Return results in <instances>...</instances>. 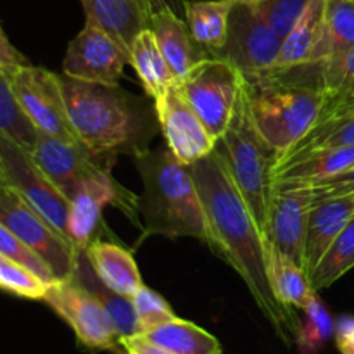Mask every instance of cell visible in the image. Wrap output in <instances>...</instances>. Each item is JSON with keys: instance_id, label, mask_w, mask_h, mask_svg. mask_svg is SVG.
<instances>
[{"instance_id": "cell-1", "label": "cell", "mask_w": 354, "mask_h": 354, "mask_svg": "<svg viewBox=\"0 0 354 354\" xmlns=\"http://www.w3.org/2000/svg\"><path fill=\"white\" fill-rule=\"evenodd\" d=\"M190 171L203 201L209 245L241 275L263 313L273 324L290 327V310L279 303L270 286L265 239L227 166L213 151Z\"/></svg>"}, {"instance_id": "cell-2", "label": "cell", "mask_w": 354, "mask_h": 354, "mask_svg": "<svg viewBox=\"0 0 354 354\" xmlns=\"http://www.w3.org/2000/svg\"><path fill=\"white\" fill-rule=\"evenodd\" d=\"M244 93L254 127L282 154L317 123L324 109L322 62L244 76Z\"/></svg>"}, {"instance_id": "cell-3", "label": "cell", "mask_w": 354, "mask_h": 354, "mask_svg": "<svg viewBox=\"0 0 354 354\" xmlns=\"http://www.w3.org/2000/svg\"><path fill=\"white\" fill-rule=\"evenodd\" d=\"M135 166L144 185L137 211L145 234L196 237L209 244L203 201L190 166L180 162L169 149H142L135 152Z\"/></svg>"}, {"instance_id": "cell-4", "label": "cell", "mask_w": 354, "mask_h": 354, "mask_svg": "<svg viewBox=\"0 0 354 354\" xmlns=\"http://www.w3.org/2000/svg\"><path fill=\"white\" fill-rule=\"evenodd\" d=\"M214 152L227 166L242 199L245 201L261 230L265 245L268 248L272 245L270 209H272V199L275 192L273 169H275L279 152L270 147L268 142L261 137L258 128L252 123L244 93V80H242V90L234 116L227 131L218 138Z\"/></svg>"}, {"instance_id": "cell-5", "label": "cell", "mask_w": 354, "mask_h": 354, "mask_svg": "<svg viewBox=\"0 0 354 354\" xmlns=\"http://www.w3.org/2000/svg\"><path fill=\"white\" fill-rule=\"evenodd\" d=\"M61 86L73 130L90 154L97 158L137 145L140 120L120 85H100L61 75Z\"/></svg>"}, {"instance_id": "cell-6", "label": "cell", "mask_w": 354, "mask_h": 354, "mask_svg": "<svg viewBox=\"0 0 354 354\" xmlns=\"http://www.w3.org/2000/svg\"><path fill=\"white\" fill-rule=\"evenodd\" d=\"M242 80L235 66L216 55L204 57L178 80V90L216 140L230 124Z\"/></svg>"}, {"instance_id": "cell-7", "label": "cell", "mask_w": 354, "mask_h": 354, "mask_svg": "<svg viewBox=\"0 0 354 354\" xmlns=\"http://www.w3.org/2000/svg\"><path fill=\"white\" fill-rule=\"evenodd\" d=\"M0 223L47 263L55 280L71 279L82 249L59 234L6 183H0Z\"/></svg>"}, {"instance_id": "cell-8", "label": "cell", "mask_w": 354, "mask_h": 354, "mask_svg": "<svg viewBox=\"0 0 354 354\" xmlns=\"http://www.w3.org/2000/svg\"><path fill=\"white\" fill-rule=\"evenodd\" d=\"M0 176L59 234L71 241L68 235L71 201L38 168L30 151L3 135H0Z\"/></svg>"}, {"instance_id": "cell-9", "label": "cell", "mask_w": 354, "mask_h": 354, "mask_svg": "<svg viewBox=\"0 0 354 354\" xmlns=\"http://www.w3.org/2000/svg\"><path fill=\"white\" fill-rule=\"evenodd\" d=\"M9 78L21 109L40 133L80 144L69 121L61 76L38 66L24 64Z\"/></svg>"}, {"instance_id": "cell-10", "label": "cell", "mask_w": 354, "mask_h": 354, "mask_svg": "<svg viewBox=\"0 0 354 354\" xmlns=\"http://www.w3.org/2000/svg\"><path fill=\"white\" fill-rule=\"evenodd\" d=\"M75 332L82 346L95 351L121 348L114 325L102 304L76 280H55L44 299Z\"/></svg>"}, {"instance_id": "cell-11", "label": "cell", "mask_w": 354, "mask_h": 354, "mask_svg": "<svg viewBox=\"0 0 354 354\" xmlns=\"http://www.w3.org/2000/svg\"><path fill=\"white\" fill-rule=\"evenodd\" d=\"M282 38L259 16L254 6L239 2L228 21V35L216 57L225 59L244 76L259 75L275 68Z\"/></svg>"}, {"instance_id": "cell-12", "label": "cell", "mask_w": 354, "mask_h": 354, "mask_svg": "<svg viewBox=\"0 0 354 354\" xmlns=\"http://www.w3.org/2000/svg\"><path fill=\"white\" fill-rule=\"evenodd\" d=\"M127 64H130V52L99 24L85 21L83 30L69 41L62 75L118 86Z\"/></svg>"}, {"instance_id": "cell-13", "label": "cell", "mask_w": 354, "mask_h": 354, "mask_svg": "<svg viewBox=\"0 0 354 354\" xmlns=\"http://www.w3.org/2000/svg\"><path fill=\"white\" fill-rule=\"evenodd\" d=\"M154 104L168 149L180 162L192 166L214 151L218 140L182 95L178 83Z\"/></svg>"}, {"instance_id": "cell-14", "label": "cell", "mask_w": 354, "mask_h": 354, "mask_svg": "<svg viewBox=\"0 0 354 354\" xmlns=\"http://www.w3.org/2000/svg\"><path fill=\"white\" fill-rule=\"evenodd\" d=\"M313 204L315 194L310 187L275 185L270 209V242L277 251L292 259L303 270Z\"/></svg>"}, {"instance_id": "cell-15", "label": "cell", "mask_w": 354, "mask_h": 354, "mask_svg": "<svg viewBox=\"0 0 354 354\" xmlns=\"http://www.w3.org/2000/svg\"><path fill=\"white\" fill-rule=\"evenodd\" d=\"M31 156L38 168L69 201L83 183L104 169L95 162V156L90 154L83 145L71 144L40 131Z\"/></svg>"}, {"instance_id": "cell-16", "label": "cell", "mask_w": 354, "mask_h": 354, "mask_svg": "<svg viewBox=\"0 0 354 354\" xmlns=\"http://www.w3.org/2000/svg\"><path fill=\"white\" fill-rule=\"evenodd\" d=\"M130 194L121 189L111 173L102 169L99 175L90 178L80 187L78 192L71 199V209L68 218V235L78 249H85L92 242L93 234L100 223L102 209L111 203H123L124 211H128Z\"/></svg>"}, {"instance_id": "cell-17", "label": "cell", "mask_w": 354, "mask_h": 354, "mask_svg": "<svg viewBox=\"0 0 354 354\" xmlns=\"http://www.w3.org/2000/svg\"><path fill=\"white\" fill-rule=\"evenodd\" d=\"M354 216V194L315 201L304 248V272L313 275L325 252Z\"/></svg>"}, {"instance_id": "cell-18", "label": "cell", "mask_w": 354, "mask_h": 354, "mask_svg": "<svg viewBox=\"0 0 354 354\" xmlns=\"http://www.w3.org/2000/svg\"><path fill=\"white\" fill-rule=\"evenodd\" d=\"M324 12L325 0H311L308 3L301 19L282 40L273 69H289L325 61Z\"/></svg>"}, {"instance_id": "cell-19", "label": "cell", "mask_w": 354, "mask_h": 354, "mask_svg": "<svg viewBox=\"0 0 354 354\" xmlns=\"http://www.w3.org/2000/svg\"><path fill=\"white\" fill-rule=\"evenodd\" d=\"M86 21L99 24L128 52L140 31L151 24L145 0H80Z\"/></svg>"}, {"instance_id": "cell-20", "label": "cell", "mask_w": 354, "mask_h": 354, "mask_svg": "<svg viewBox=\"0 0 354 354\" xmlns=\"http://www.w3.org/2000/svg\"><path fill=\"white\" fill-rule=\"evenodd\" d=\"M149 28L178 80L183 78L197 62L207 57V54H204V47L194 40L187 21L173 14L171 10L151 14Z\"/></svg>"}, {"instance_id": "cell-21", "label": "cell", "mask_w": 354, "mask_h": 354, "mask_svg": "<svg viewBox=\"0 0 354 354\" xmlns=\"http://www.w3.org/2000/svg\"><path fill=\"white\" fill-rule=\"evenodd\" d=\"M354 166V145L334 149H320L310 154L299 156L290 161L275 165L273 180L275 185L292 187L306 185L317 180L328 178Z\"/></svg>"}, {"instance_id": "cell-22", "label": "cell", "mask_w": 354, "mask_h": 354, "mask_svg": "<svg viewBox=\"0 0 354 354\" xmlns=\"http://www.w3.org/2000/svg\"><path fill=\"white\" fill-rule=\"evenodd\" d=\"M83 251L97 277L114 292L131 297L144 287L133 254L121 245L113 242L92 241Z\"/></svg>"}, {"instance_id": "cell-23", "label": "cell", "mask_w": 354, "mask_h": 354, "mask_svg": "<svg viewBox=\"0 0 354 354\" xmlns=\"http://www.w3.org/2000/svg\"><path fill=\"white\" fill-rule=\"evenodd\" d=\"M71 279L76 280L82 287H85V289L102 304L104 310L109 315L111 322H113L114 330H116L120 341L124 337H131V335L140 334L131 297L121 296V294L109 289V287L97 277V273L93 272L85 251L80 252L75 273H73Z\"/></svg>"}, {"instance_id": "cell-24", "label": "cell", "mask_w": 354, "mask_h": 354, "mask_svg": "<svg viewBox=\"0 0 354 354\" xmlns=\"http://www.w3.org/2000/svg\"><path fill=\"white\" fill-rule=\"evenodd\" d=\"M130 66L137 73L145 93L154 100L178 83V78L162 55L151 28L140 31L131 44Z\"/></svg>"}, {"instance_id": "cell-25", "label": "cell", "mask_w": 354, "mask_h": 354, "mask_svg": "<svg viewBox=\"0 0 354 354\" xmlns=\"http://www.w3.org/2000/svg\"><path fill=\"white\" fill-rule=\"evenodd\" d=\"M266 266L273 294L287 310H304L317 297V290L311 286L306 272L273 245L266 248Z\"/></svg>"}, {"instance_id": "cell-26", "label": "cell", "mask_w": 354, "mask_h": 354, "mask_svg": "<svg viewBox=\"0 0 354 354\" xmlns=\"http://www.w3.org/2000/svg\"><path fill=\"white\" fill-rule=\"evenodd\" d=\"M346 145H354V107L317 120V123L292 147L277 156L275 165L320 151V149L346 147Z\"/></svg>"}, {"instance_id": "cell-27", "label": "cell", "mask_w": 354, "mask_h": 354, "mask_svg": "<svg viewBox=\"0 0 354 354\" xmlns=\"http://www.w3.org/2000/svg\"><path fill=\"white\" fill-rule=\"evenodd\" d=\"M237 0H201L189 2L185 21L194 40L216 55L228 35V21Z\"/></svg>"}, {"instance_id": "cell-28", "label": "cell", "mask_w": 354, "mask_h": 354, "mask_svg": "<svg viewBox=\"0 0 354 354\" xmlns=\"http://www.w3.org/2000/svg\"><path fill=\"white\" fill-rule=\"evenodd\" d=\"M142 335L173 354H221V344L214 335L180 318H173Z\"/></svg>"}, {"instance_id": "cell-29", "label": "cell", "mask_w": 354, "mask_h": 354, "mask_svg": "<svg viewBox=\"0 0 354 354\" xmlns=\"http://www.w3.org/2000/svg\"><path fill=\"white\" fill-rule=\"evenodd\" d=\"M325 104L320 118L354 107V50L322 62Z\"/></svg>"}, {"instance_id": "cell-30", "label": "cell", "mask_w": 354, "mask_h": 354, "mask_svg": "<svg viewBox=\"0 0 354 354\" xmlns=\"http://www.w3.org/2000/svg\"><path fill=\"white\" fill-rule=\"evenodd\" d=\"M325 61L354 50V0H325Z\"/></svg>"}, {"instance_id": "cell-31", "label": "cell", "mask_w": 354, "mask_h": 354, "mask_svg": "<svg viewBox=\"0 0 354 354\" xmlns=\"http://www.w3.org/2000/svg\"><path fill=\"white\" fill-rule=\"evenodd\" d=\"M351 268H354V216L320 259L310 282L315 290L327 289Z\"/></svg>"}, {"instance_id": "cell-32", "label": "cell", "mask_w": 354, "mask_h": 354, "mask_svg": "<svg viewBox=\"0 0 354 354\" xmlns=\"http://www.w3.org/2000/svg\"><path fill=\"white\" fill-rule=\"evenodd\" d=\"M0 135L10 138L26 151H33L38 130L21 109L14 95L10 78L0 69Z\"/></svg>"}, {"instance_id": "cell-33", "label": "cell", "mask_w": 354, "mask_h": 354, "mask_svg": "<svg viewBox=\"0 0 354 354\" xmlns=\"http://www.w3.org/2000/svg\"><path fill=\"white\" fill-rule=\"evenodd\" d=\"M52 283L38 277L19 263L2 259L0 261V289L26 299H44Z\"/></svg>"}, {"instance_id": "cell-34", "label": "cell", "mask_w": 354, "mask_h": 354, "mask_svg": "<svg viewBox=\"0 0 354 354\" xmlns=\"http://www.w3.org/2000/svg\"><path fill=\"white\" fill-rule=\"evenodd\" d=\"M310 2L311 0H261L254 9L283 40L301 19Z\"/></svg>"}, {"instance_id": "cell-35", "label": "cell", "mask_w": 354, "mask_h": 354, "mask_svg": "<svg viewBox=\"0 0 354 354\" xmlns=\"http://www.w3.org/2000/svg\"><path fill=\"white\" fill-rule=\"evenodd\" d=\"M131 303H133L135 315H137L140 334H147L152 328L176 318L168 301L145 286L131 296Z\"/></svg>"}, {"instance_id": "cell-36", "label": "cell", "mask_w": 354, "mask_h": 354, "mask_svg": "<svg viewBox=\"0 0 354 354\" xmlns=\"http://www.w3.org/2000/svg\"><path fill=\"white\" fill-rule=\"evenodd\" d=\"M0 256H2L3 259H9V261L19 263V265L26 266L31 272L37 273L38 277L47 280L48 283L55 282L54 273L48 268L47 263H45L37 252L31 251L23 241H19V239L2 223H0Z\"/></svg>"}, {"instance_id": "cell-37", "label": "cell", "mask_w": 354, "mask_h": 354, "mask_svg": "<svg viewBox=\"0 0 354 354\" xmlns=\"http://www.w3.org/2000/svg\"><path fill=\"white\" fill-rule=\"evenodd\" d=\"M304 313L308 318L306 328H304V334H306L304 341L313 346L327 341L328 335L332 334V320L318 296L308 304V308H304Z\"/></svg>"}, {"instance_id": "cell-38", "label": "cell", "mask_w": 354, "mask_h": 354, "mask_svg": "<svg viewBox=\"0 0 354 354\" xmlns=\"http://www.w3.org/2000/svg\"><path fill=\"white\" fill-rule=\"evenodd\" d=\"M283 187V185H279ZM297 187V185H292ZM303 187H310L315 194V201L327 199V197H337V196H349L354 194V166L346 169V171L337 173L328 178L317 180V182L306 183Z\"/></svg>"}, {"instance_id": "cell-39", "label": "cell", "mask_w": 354, "mask_h": 354, "mask_svg": "<svg viewBox=\"0 0 354 354\" xmlns=\"http://www.w3.org/2000/svg\"><path fill=\"white\" fill-rule=\"evenodd\" d=\"M24 64H28V61L16 50V47L10 44L7 35L3 33L2 26H0V69L10 76L17 68Z\"/></svg>"}, {"instance_id": "cell-40", "label": "cell", "mask_w": 354, "mask_h": 354, "mask_svg": "<svg viewBox=\"0 0 354 354\" xmlns=\"http://www.w3.org/2000/svg\"><path fill=\"white\" fill-rule=\"evenodd\" d=\"M121 349L124 354H173L168 349L161 348V346L154 344V342L149 341L145 335L137 334L131 335V337H124L120 341Z\"/></svg>"}, {"instance_id": "cell-41", "label": "cell", "mask_w": 354, "mask_h": 354, "mask_svg": "<svg viewBox=\"0 0 354 354\" xmlns=\"http://www.w3.org/2000/svg\"><path fill=\"white\" fill-rule=\"evenodd\" d=\"M149 7V12L154 14L159 10H171L173 14H176L178 17L185 19L187 16V6H189V0H145Z\"/></svg>"}, {"instance_id": "cell-42", "label": "cell", "mask_w": 354, "mask_h": 354, "mask_svg": "<svg viewBox=\"0 0 354 354\" xmlns=\"http://www.w3.org/2000/svg\"><path fill=\"white\" fill-rule=\"evenodd\" d=\"M337 346L342 354H354V320H342L337 330Z\"/></svg>"}, {"instance_id": "cell-43", "label": "cell", "mask_w": 354, "mask_h": 354, "mask_svg": "<svg viewBox=\"0 0 354 354\" xmlns=\"http://www.w3.org/2000/svg\"><path fill=\"white\" fill-rule=\"evenodd\" d=\"M239 2L249 3V6H256V3H259V2H261V0H239Z\"/></svg>"}, {"instance_id": "cell-44", "label": "cell", "mask_w": 354, "mask_h": 354, "mask_svg": "<svg viewBox=\"0 0 354 354\" xmlns=\"http://www.w3.org/2000/svg\"><path fill=\"white\" fill-rule=\"evenodd\" d=\"M0 183H3V182H2V176H0Z\"/></svg>"}, {"instance_id": "cell-45", "label": "cell", "mask_w": 354, "mask_h": 354, "mask_svg": "<svg viewBox=\"0 0 354 354\" xmlns=\"http://www.w3.org/2000/svg\"><path fill=\"white\" fill-rule=\"evenodd\" d=\"M2 259H3V258H2V256H0V261H2Z\"/></svg>"}]
</instances>
